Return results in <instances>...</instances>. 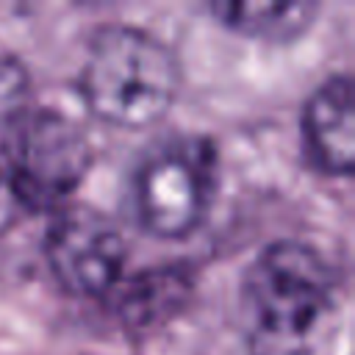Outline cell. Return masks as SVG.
I'll return each mask as SVG.
<instances>
[{
    "label": "cell",
    "instance_id": "9",
    "mask_svg": "<svg viewBox=\"0 0 355 355\" xmlns=\"http://www.w3.org/2000/svg\"><path fill=\"white\" fill-rule=\"evenodd\" d=\"M28 89H31L28 69L11 55H0V128L14 125L22 116Z\"/></svg>",
    "mask_w": 355,
    "mask_h": 355
},
{
    "label": "cell",
    "instance_id": "7",
    "mask_svg": "<svg viewBox=\"0 0 355 355\" xmlns=\"http://www.w3.org/2000/svg\"><path fill=\"white\" fill-rule=\"evenodd\" d=\"M119 288V316L128 327H153L175 316L189 294L191 280L180 269H150Z\"/></svg>",
    "mask_w": 355,
    "mask_h": 355
},
{
    "label": "cell",
    "instance_id": "1",
    "mask_svg": "<svg viewBox=\"0 0 355 355\" xmlns=\"http://www.w3.org/2000/svg\"><path fill=\"white\" fill-rule=\"evenodd\" d=\"M252 355H327L336 338L338 283L330 263L300 241H275L241 280Z\"/></svg>",
    "mask_w": 355,
    "mask_h": 355
},
{
    "label": "cell",
    "instance_id": "3",
    "mask_svg": "<svg viewBox=\"0 0 355 355\" xmlns=\"http://www.w3.org/2000/svg\"><path fill=\"white\" fill-rule=\"evenodd\" d=\"M214 164V150L202 139H175L144 155L133 178L139 225L161 239L191 233L211 200Z\"/></svg>",
    "mask_w": 355,
    "mask_h": 355
},
{
    "label": "cell",
    "instance_id": "4",
    "mask_svg": "<svg viewBox=\"0 0 355 355\" xmlns=\"http://www.w3.org/2000/svg\"><path fill=\"white\" fill-rule=\"evenodd\" d=\"M92 166L86 130L67 114L36 111L14 122L8 175L25 208H53L67 200Z\"/></svg>",
    "mask_w": 355,
    "mask_h": 355
},
{
    "label": "cell",
    "instance_id": "5",
    "mask_svg": "<svg viewBox=\"0 0 355 355\" xmlns=\"http://www.w3.org/2000/svg\"><path fill=\"white\" fill-rule=\"evenodd\" d=\"M53 277L78 297H105L125 275V239L103 214L69 208L55 216L44 239Z\"/></svg>",
    "mask_w": 355,
    "mask_h": 355
},
{
    "label": "cell",
    "instance_id": "6",
    "mask_svg": "<svg viewBox=\"0 0 355 355\" xmlns=\"http://www.w3.org/2000/svg\"><path fill=\"white\" fill-rule=\"evenodd\" d=\"M305 153L327 175H349L355 166V103L352 80L336 75L324 80L302 111Z\"/></svg>",
    "mask_w": 355,
    "mask_h": 355
},
{
    "label": "cell",
    "instance_id": "8",
    "mask_svg": "<svg viewBox=\"0 0 355 355\" xmlns=\"http://www.w3.org/2000/svg\"><path fill=\"white\" fill-rule=\"evenodd\" d=\"M214 17L239 33L258 39H294L300 36L313 14V3H211Z\"/></svg>",
    "mask_w": 355,
    "mask_h": 355
},
{
    "label": "cell",
    "instance_id": "10",
    "mask_svg": "<svg viewBox=\"0 0 355 355\" xmlns=\"http://www.w3.org/2000/svg\"><path fill=\"white\" fill-rule=\"evenodd\" d=\"M25 211H28V208L22 205V200H19L17 189H14L8 169L0 164V236H3L6 230H11V227L17 225V219H19Z\"/></svg>",
    "mask_w": 355,
    "mask_h": 355
},
{
    "label": "cell",
    "instance_id": "2",
    "mask_svg": "<svg viewBox=\"0 0 355 355\" xmlns=\"http://www.w3.org/2000/svg\"><path fill=\"white\" fill-rule=\"evenodd\" d=\"M78 86L97 119L116 128H144L175 103L180 69L175 53L153 33L108 25L89 39Z\"/></svg>",
    "mask_w": 355,
    "mask_h": 355
}]
</instances>
